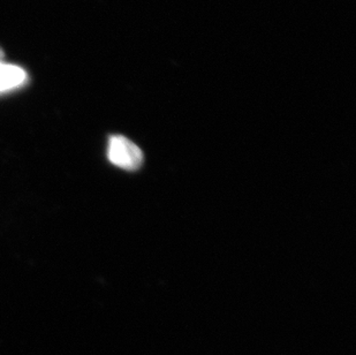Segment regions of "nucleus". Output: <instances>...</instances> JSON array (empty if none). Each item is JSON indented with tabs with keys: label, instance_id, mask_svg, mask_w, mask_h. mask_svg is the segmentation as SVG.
<instances>
[{
	"label": "nucleus",
	"instance_id": "1",
	"mask_svg": "<svg viewBox=\"0 0 356 355\" xmlns=\"http://www.w3.org/2000/svg\"><path fill=\"white\" fill-rule=\"evenodd\" d=\"M108 157L112 164L127 171H136L145 161L141 149L122 135H113L108 140Z\"/></svg>",
	"mask_w": 356,
	"mask_h": 355
},
{
	"label": "nucleus",
	"instance_id": "2",
	"mask_svg": "<svg viewBox=\"0 0 356 355\" xmlns=\"http://www.w3.org/2000/svg\"><path fill=\"white\" fill-rule=\"evenodd\" d=\"M27 79L24 68L0 61V94L21 87Z\"/></svg>",
	"mask_w": 356,
	"mask_h": 355
}]
</instances>
